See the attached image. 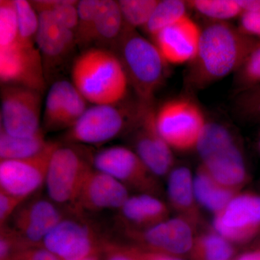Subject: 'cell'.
<instances>
[{
    "mask_svg": "<svg viewBox=\"0 0 260 260\" xmlns=\"http://www.w3.org/2000/svg\"><path fill=\"white\" fill-rule=\"evenodd\" d=\"M72 83L94 105H116L127 92V75L119 56L102 48L84 51L73 63Z\"/></svg>",
    "mask_w": 260,
    "mask_h": 260,
    "instance_id": "obj_1",
    "label": "cell"
},
{
    "mask_svg": "<svg viewBox=\"0 0 260 260\" xmlns=\"http://www.w3.org/2000/svg\"><path fill=\"white\" fill-rule=\"evenodd\" d=\"M250 38L225 22H215L201 30L193 74L200 83L215 81L241 68L255 45Z\"/></svg>",
    "mask_w": 260,
    "mask_h": 260,
    "instance_id": "obj_2",
    "label": "cell"
},
{
    "mask_svg": "<svg viewBox=\"0 0 260 260\" xmlns=\"http://www.w3.org/2000/svg\"><path fill=\"white\" fill-rule=\"evenodd\" d=\"M201 166L222 185L240 191L248 179L245 162L230 132L221 124L207 123L196 147Z\"/></svg>",
    "mask_w": 260,
    "mask_h": 260,
    "instance_id": "obj_3",
    "label": "cell"
},
{
    "mask_svg": "<svg viewBox=\"0 0 260 260\" xmlns=\"http://www.w3.org/2000/svg\"><path fill=\"white\" fill-rule=\"evenodd\" d=\"M119 45V59L140 102H153L154 94L164 80L167 63L158 48L126 25Z\"/></svg>",
    "mask_w": 260,
    "mask_h": 260,
    "instance_id": "obj_4",
    "label": "cell"
},
{
    "mask_svg": "<svg viewBox=\"0 0 260 260\" xmlns=\"http://www.w3.org/2000/svg\"><path fill=\"white\" fill-rule=\"evenodd\" d=\"M155 121L172 150L182 152L196 149L207 124L200 108L184 99L164 103L155 113Z\"/></svg>",
    "mask_w": 260,
    "mask_h": 260,
    "instance_id": "obj_5",
    "label": "cell"
},
{
    "mask_svg": "<svg viewBox=\"0 0 260 260\" xmlns=\"http://www.w3.org/2000/svg\"><path fill=\"white\" fill-rule=\"evenodd\" d=\"M91 161L94 169L109 174L129 190L156 197L161 194L159 178L132 149L124 146L104 149L94 155Z\"/></svg>",
    "mask_w": 260,
    "mask_h": 260,
    "instance_id": "obj_6",
    "label": "cell"
},
{
    "mask_svg": "<svg viewBox=\"0 0 260 260\" xmlns=\"http://www.w3.org/2000/svg\"><path fill=\"white\" fill-rule=\"evenodd\" d=\"M135 113L131 121L133 150L154 175L167 177L174 169V157L159 133L152 102H140Z\"/></svg>",
    "mask_w": 260,
    "mask_h": 260,
    "instance_id": "obj_7",
    "label": "cell"
},
{
    "mask_svg": "<svg viewBox=\"0 0 260 260\" xmlns=\"http://www.w3.org/2000/svg\"><path fill=\"white\" fill-rule=\"evenodd\" d=\"M93 165L73 147L58 145L51 156L45 186L56 204L73 207Z\"/></svg>",
    "mask_w": 260,
    "mask_h": 260,
    "instance_id": "obj_8",
    "label": "cell"
},
{
    "mask_svg": "<svg viewBox=\"0 0 260 260\" xmlns=\"http://www.w3.org/2000/svg\"><path fill=\"white\" fill-rule=\"evenodd\" d=\"M66 215L49 233L42 242L45 248L60 260H75L101 254L106 239L88 220Z\"/></svg>",
    "mask_w": 260,
    "mask_h": 260,
    "instance_id": "obj_9",
    "label": "cell"
},
{
    "mask_svg": "<svg viewBox=\"0 0 260 260\" xmlns=\"http://www.w3.org/2000/svg\"><path fill=\"white\" fill-rule=\"evenodd\" d=\"M42 93L20 85H4L1 92V127L8 135L30 137L42 130Z\"/></svg>",
    "mask_w": 260,
    "mask_h": 260,
    "instance_id": "obj_10",
    "label": "cell"
},
{
    "mask_svg": "<svg viewBox=\"0 0 260 260\" xmlns=\"http://www.w3.org/2000/svg\"><path fill=\"white\" fill-rule=\"evenodd\" d=\"M195 228L180 217L169 218L161 223L144 229H121V234L132 244L181 256L189 254L195 239Z\"/></svg>",
    "mask_w": 260,
    "mask_h": 260,
    "instance_id": "obj_11",
    "label": "cell"
},
{
    "mask_svg": "<svg viewBox=\"0 0 260 260\" xmlns=\"http://www.w3.org/2000/svg\"><path fill=\"white\" fill-rule=\"evenodd\" d=\"M59 145L50 141L34 156L0 160V191L25 200L31 198L45 184L51 156Z\"/></svg>",
    "mask_w": 260,
    "mask_h": 260,
    "instance_id": "obj_12",
    "label": "cell"
},
{
    "mask_svg": "<svg viewBox=\"0 0 260 260\" xmlns=\"http://www.w3.org/2000/svg\"><path fill=\"white\" fill-rule=\"evenodd\" d=\"M66 215L61 206L48 197L30 198L18 207L5 225L24 246H38L42 245L49 233Z\"/></svg>",
    "mask_w": 260,
    "mask_h": 260,
    "instance_id": "obj_13",
    "label": "cell"
},
{
    "mask_svg": "<svg viewBox=\"0 0 260 260\" xmlns=\"http://www.w3.org/2000/svg\"><path fill=\"white\" fill-rule=\"evenodd\" d=\"M213 231L233 244L250 241L260 229V196L239 192L214 215Z\"/></svg>",
    "mask_w": 260,
    "mask_h": 260,
    "instance_id": "obj_14",
    "label": "cell"
},
{
    "mask_svg": "<svg viewBox=\"0 0 260 260\" xmlns=\"http://www.w3.org/2000/svg\"><path fill=\"white\" fill-rule=\"evenodd\" d=\"M42 54L34 44L20 39L0 49V80L4 85H20L43 93L46 88Z\"/></svg>",
    "mask_w": 260,
    "mask_h": 260,
    "instance_id": "obj_15",
    "label": "cell"
},
{
    "mask_svg": "<svg viewBox=\"0 0 260 260\" xmlns=\"http://www.w3.org/2000/svg\"><path fill=\"white\" fill-rule=\"evenodd\" d=\"M129 124L115 105H93L68 129L65 138L72 143L101 145L119 136Z\"/></svg>",
    "mask_w": 260,
    "mask_h": 260,
    "instance_id": "obj_16",
    "label": "cell"
},
{
    "mask_svg": "<svg viewBox=\"0 0 260 260\" xmlns=\"http://www.w3.org/2000/svg\"><path fill=\"white\" fill-rule=\"evenodd\" d=\"M129 189L109 174L93 169L84 181L73 212L118 210L129 198Z\"/></svg>",
    "mask_w": 260,
    "mask_h": 260,
    "instance_id": "obj_17",
    "label": "cell"
},
{
    "mask_svg": "<svg viewBox=\"0 0 260 260\" xmlns=\"http://www.w3.org/2000/svg\"><path fill=\"white\" fill-rule=\"evenodd\" d=\"M201 36L198 25L186 16L154 37L158 48L167 63L177 64L193 61L198 54Z\"/></svg>",
    "mask_w": 260,
    "mask_h": 260,
    "instance_id": "obj_18",
    "label": "cell"
},
{
    "mask_svg": "<svg viewBox=\"0 0 260 260\" xmlns=\"http://www.w3.org/2000/svg\"><path fill=\"white\" fill-rule=\"evenodd\" d=\"M118 211L121 229H144L167 220L169 206L159 197L137 194L129 196Z\"/></svg>",
    "mask_w": 260,
    "mask_h": 260,
    "instance_id": "obj_19",
    "label": "cell"
},
{
    "mask_svg": "<svg viewBox=\"0 0 260 260\" xmlns=\"http://www.w3.org/2000/svg\"><path fill=\"white\" fill-rule=\"evenodd\" d=\"M167 197L169 205L196 229L201 221L200 206L195 197L194 176L188 168L179 167L167 176Z\"/></svg>",
    "mask_w": 260,
    "mask_h": 260,
    "instance_id": "obj_20",
    "label": "cell"
},
{
    "mask_svg": "<svg viewBox=\"0 0 260 260\" xmlns=\"http://www.w3.org/2000/svg\"><path fill=\"white\" fill-rule=\"evenodd\" d=\"M37 13L39 15L36 39L38 49L48 60L62 59L77 44L75 32L58 21L50 11L42 10Z\"/></svg>",
    "mask_w": 260,
    "mask_h": 260,
    "instance_id": "obj_21",
    "label": "cell"
},
{
    "mask_svg": "<svg viewBox=\"0 0 260 260\" xmlns=\"http://www.w3.org/2000/svg\"><path fill=\"white\" fill-rule=\"evenodd\" d=\"M75 86L67 80H59L51 85L46 99L44 125L48 131L59 130L74 109L73 92Z\"/></svg>",
    "mask_w": 260,
    "mask_h": 260,
    "instance_id": "obj_22",
    "label": "cell"
},
{
    "mask_svg": "<svg viewBox=\"0 0 260 260\" xmlns=\"http://www.w3.org/2000/svg\"><path fill=\"white\" fill-rule=\"evenodd\" d=\"M194 188L198 204L214 215L221 211L240 192L220 184L210 177L201 166L194 176Z\"/></svg>",
    "mask_w": 260,
    "mask_h": 260,
    "instance_id": "obj_23",
    "label": "cell"
},
{
    "mask_svg": "<svg viewBox=\"0 0 260 260\" xmlns=\"http://www.w3.org/2000/svg\"><path fill=\"white\" fill-rule=\"evenodd\" d=\"M49 143L43 129L30 137L12 136L0 129V160L30 158L42 152Z\"/></svg>",
    "mask_w": 260,
    "mask_h": 260,
    "instance_id": "obj_24",
    "label": "cell"
},
{
    "mask_svg": "<svg viewBox=\"0 0 260 260\" xmlns=\"http://www.w3.org/2000/svg\"><path fill=\"white\" fill-rule=\"evenodd\" d=\"M124 25L118 2L102 0L94 23L92 42H113L120 37Z\"/></svg>",
    "mask_w": 260,
    "mask_h": 260,
    "instance_id": "obj_25",
    "label": "cell"
},
{
    "mask_svg": "<svg viewBox=\"0 0 260 260\" xmlns=\"http://www.w3.org/2000/svg\"><path fill=\"white\" fill-rule=\"evenodd\" d=\"M235 253L234 244L213 231L195 237L188 256L190 260H232Z\"/></svg>",
    "mask_w": 260,
    "mask_h": 260,
    "instance_id": "obj_26",
    "label": "cell"
},
{
    "mask_svg": "<svg viewBox=\"0 0 260 260\" xmlns=\"http://www.w3.org/2000/svg\"><path fill=\"white\" fill-rule=\"evenodd\" d=\"M187 16L184 2L179 0H164L160 1L151 18L145 28L150 36L154 37L162 29Z\"/></svg>",
    "mask_w": 260,
    "mask_h": 260,
    "instance_id": "obj_27",
    "label": "cell"
},
{
    "mask_svg": "<svg viewBox=\"0 0 260 260\" xmlns=\"http://www.w3.org/2000/svg\"><path fill=\"white\" fill-rule=\"evenodd\" d=\"M78 3L74 0H42L32 1L31 4L37 12L50 11L58 21L75 32L78 23Z\"/></svg>",
    "mask_w": 260,
    "mask_h": 260,
    "instance_id": "obj_28",
    "label": "cell"
},
{
    "mask_svg": "<svg viewBox=\"0 0 260 260\" xmlns=\"http://www.w3.org/2000/svg\"><path fill=\"white\" fill-rule=\"evenodd\" d=\"M126 26L145 27L159 2L156 0H120L117 1Z\"/></svg>",
    "mask_w": 260,
    "mask_h": 260,
    "instance_id": "obj_29",
    "label": "cell"
},
{
    "mask_svg": "<svg viewBox=\"0 0 260 260\" xmlns=\"http://www.w3.org/2000/svg\"><path fill=\"white\" fill-rule=\"evenodd\" d=\"M102 0H81L78 5V23L75 30L76 43L86 45L92 42L94 23Z\"/></svg>",
    "mask_w": 260,
    "mask_h": 260,
    "instance_id": "obj_30",
    "label": "cell"
},
{
    "mask_svg": "<svg viewBox=\"0 0 260 260\" xmlns=\"http://www.w3.org/2000/svg\"><path fill=\"white\" fill-rule=\"evenodd\" d=\"M18 39L19 24L15 0H1L0 49L9 47Z\"/></svg>",
    "mask_w": 260,
    "mask_h": 260,
    "instance_id": "obj_31",
    "label": "cell"
},
{
    "mask_svg": "<svg viewBox=\"0 0 260 260\" xmlns=\"http://www.w3.org/2000/svg\"><path fill=\"white\" fill-rule=\"evenodd\" d=\"M189 3L201 14L215 20L233 18L242 11L234 0H194Z\"/></svg>",
    "mask_w": 260,
    "mask_h": 260,
    "instance_id": "obj_32",
    "label": "cell"
},
{
    "mask_svg": "<svg viewBox=\"0 0 260 260\" xmlns=\"http://www.w3.org/2000/svg\"><path fill=\"white\" fill-rule=\"evenodd\" d=\"M18 13L19 39L22 42L35 45L39 28V15L31 3L26 0H15Z\"/></svg>",
    "mask_w": 260,
    "mask_h": 260,
    "instance_id": "obj_33",
    "label": "cell"
},
{
    "mask_svg": "<svg viewBox=\"0 0 260 260\" xmlns=\"http://www.w3.org/2000/svg\"><path fill=\"white\" fill-rule=\"evenodd\" d=\"M242 78L248 84L260 82V43H256L243 63Z\"/></svg>",
    "mask_w": 260,
    "mask_h": 260,
    "instance_id": "obj_34",
    "label": "cell"
},
{
    "mask_svg": "<svg viewBox=\"0 0 260 260\" xmlns=\"http://www.w3.org/2000/svg\"><path fill=\"white\" fill-rule=\"evenodd\" d=\"M25 200H27L0 191V227L8 223L15 210Z\"/></svg>",
    "mask_w": 260,
    "mask_h": 260,
    "instance_id": "obj_35",
    "label": "cell"
},
{
    "mask_svg": "<svg viewBox=\"0 0 260 260\" xmlns=\"http://www.w3.org/2000/svg\"><path fill=\"white\" fill-rule=\"evenodd\" d=\"M103 260H138L126 249L124 244L109 242L106 239L103 245Z\"/></svg>",
    "mask_w": 260,
    "mask_h": 260,
    "instance_id": "obj_36",
    "label": "cell"
},
{
    "mask_svg": "<svg viewBox=\"0 0 260 260\" xmlns=\"http://www.w3.org/2000/svg\"><path fill=\"white\" fill-rule=\"evenodd\" d=\"M10 260H60L41 246H25L17 251Z\"/></svg>",
    "mask_w": 260,
    "mask_h": 260,
    "instance_id": "obj_37",
    "label": "cell"
},
{
    "mask_svg": "<svg viewBox=\"0 0 260 260\" xmlns=\"http://www.w3.org/2000/svg\"><path fill=\"white\" fill-rule=\"evenodd\" d=\"M126 249L138 260H185L181 256L171 255L165 253L149 250L129 244H124Z\"/></svg>",
    "mask_w": 260,
    "mask_h": 260,
    "instance_id": "obj_38",
    "label": "cell"
},
{
    "mask_svg": "<svg viewBox=\"0 0 260 260\" xmlns=\"http://www.w3.org/2000/svg\"><path fill=\"white\" fill-rule=\"evenodd\" d=\"M241 25L244 34L260 37V11L243 13Z\"/></svg>",
    "mask_w": 260,
    "mask_h": 260,
    "instance_id": "obj_39",
    "label": "cell"
},
{
    "mask_svg": "<svg viewBox=\"0 0 260 260\" xmlns=\"http://www.w3.org/2000/svg\"><path fill=\"white\" fill-rule=\"evenodd\" d=\"M237 3L244 13L260 11V0H239Z\"/></svg>",
    "mask_w": 260,
    "mask_h": 260,
    "instance_id": "obj_40",
    "label": "cell"
},
{
    "mask_svg": "<svg viewBox=\"0 0 260 260\" xmlns=\"http://www.w3.org/2000/svg\"><path fill=\"white\" fill-rule=\"evenodd\" d=\"M234 260H260V249L246 251Z\"/></svg>",
    "mask_w": 260,
    "mask_h": 260,
    "instance_id": "obj_41",
    "label": "cell"
},
{
    "mask_svg": "<svg viewBox=\"0 0 260 260\" xmlns=\"http://www.w3.org/2000/svg\"><path fill=\"white\" fill-rule=\"evenodd\" d=\"M75 260H100V254L85 256V257L80 258V259Z\"/></svg>",
    "mask_w": 260,
    "mask_h": 260,
    "instance_id": "obj_42",
    "label": "cell"
},
{
    "mask_svg": "<svg viewBox=\"0 0 260 260\" xmlns=\"http://www.w3.org/2000/svg\"><path fill=\"white\" fill-rule=\"evenodd\" d=\"M259 147H260V142H259Z\"/></svg>",
    "mask_w": 260,
    "mask_h": 260,
    "instance_id": "obj_43",
    "label": "cell"
}]
</instances>
